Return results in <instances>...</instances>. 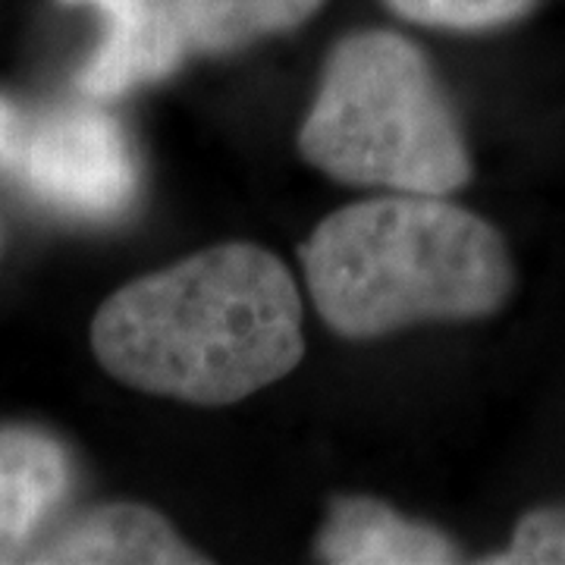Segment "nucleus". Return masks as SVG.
I'll return each mask as SVG.
<instances>
[{
    "instance_id": "nucleus-1",
    "label": "nucleus",
    "mask_w": 565,
    "mask_h": 565,
    "mask_svg": "<svg viewBox=\"0 0 565 565\" xmlns=\"http://www.w3.org/2000/svg\"><path fill=\"white\" fill-rule=\"evenodd\" d=\"M92 345L141 393L239 403L302 362V296L262 245H217L114 292L95 315Z\"/></svg>"
},
{
    "instance_id": "nucleus-2",
    "label": "nucleus",
    "mask_w": 565,
    "mask_h": 565,
    "mask_svg": "<svg viewBox=\"0 0 565 565\" xmlns=\"http://www.w3.org/2000/svg\"><path fill=\"white\" fill-rule=\"evenodd\" d=\"M302 267L318 315L349 340L487 318L515 282L490 223L446 195L415 192L340 207L305 243Z\"/></svg>"
},
{
    "instance_id": "nucleus-3",
    "label": "nucleus",
    "mask_w": 565,
    "mask_h": 565,
    "mask_svg": "<svg viewBox=\"0 0 565 565\" xmlns=\"http://www.w3.org/2000/svg\"><path fill=\"white\" fill-rule=\"evenodd\" d=\"M299 148L349 185L452 195L471 177L462 129L430 63L396 32H359L333 47Z\"/></svg>"
},
{
    "instance_id": "nucleus-4",
    "label": "nucleus",
    "mask_w": 565,
    "mask_h": 565,
    "mask_svg": "<svg viewBox=\"0 0 565 565\" xmlns=\"http://www.w3.org/2000/svg\"><path fill=\"white\" fill-rule=\"evenodd\" d=\"M0 170L32 195L82 217L120 214L136 192L129 141L95 107L25 117L0 102Z\"/></svg>"
},
{
    "instance_id": "nucleus-5",
    "label": "nucleus",
    "mask_w": 565,
    "mask_h": 565,
    "mask_svg": "<svg viewBox=\"0 0 565 565\" xmlns=\"http://www.w3.org/2000/svg\"><path fill=\"white\" fill-rule=\"evenodd\" d=\"M92 3L110 17L98 54L82 70L79 85L92 98H117L139 82L170 76L182 61L180 17L173 0H63Z\"/></svg>"
},
{
    "instance_id": "nucleus-6",
    "label": "nucleus",
    "mask_w": 565,
    "mask_h": 565,
    "mask_svg": "<svg viewBox=\"0 0 565 565\" xmlns=\"http://www.w3.org/2000/svg\"><path fill=\"white\" fill-rule=\"evenodd\" d=\"M29 563L70 565H199L195 553L154 509L114 503L92 509L29 550Z\"/></svg>"
},
{
    "instance_id": "nucleus-7",
    "label": "nucleus",
    "mask_w": 565,
    "mask_h": 565,
    "mask_svg": "<svg viewBox=\"0 0 565 565\" xmlns=\"http://www.w3.org/2000/svg\"><path fill=\"white\" fill-rule=\"evenodd\" d=\"M70 487V459L47 434L0 430V563H20L32 550L41 519Z\"/></svg>"
},
{
    "instance_id": "nucleus-8",
    "label": "nucleus",
    "mask_w": 565,
    "mask_h": 565,
    "mask_svg": "<svg viewBox=\"0 0 565 565\" xmlns=\"http://www.w3.org/2000/svg\"><path fill=\"white\" fill-rule=\"evenodd\" d=\"M318 556L333 565H444L459 550L437 527L412 522L377 500H340L318 537Z\"/></svg>"
},
{
    "instance_id": "nucleus-9",
    "label": "nucleus",
    "mask_w": 565,
    "mask_h": 565,
    "mask_svg": "<svg viewBox=\"0 0 565 565\" xmlns=\"http://www.w3.org/2000/svg\"><path fill=\"white\" fill-rule=\"evenodd\" d=\"M323 0H173L182 35L207 54L239 51L252 41L302 25Z\"/></svg>"
},
{
    "instance_id": "nucleus-10",
    "label": "nucleus",
    "mask_w": 565,
    "mask_h": 565,
    "mask_svg": "<svg viewBox=\"0 0 565 565\" xmlns=\"http://www.w3.org/2000/svg\"><path fill=\"white\" fill-rule=\"evenodd\" d=\"M403 20L440 29H493L525 17L534 0H386Z\"/></svg>"
},
{
    "instance_id": "nucleus-11",
    "label": "nucleus",
    "mask_w": 565,
    "mask_h": 565,
    "mask_svg": "<svg viewBox=\"0 0 565 565\" xmlns=\"http://www.w3.org/2000/svg\"><path fill=\"white\" fill-rule=\"evenodd\" d=\"M493 565H565V509H534Z\"/></svg>"
}]
</instances>
